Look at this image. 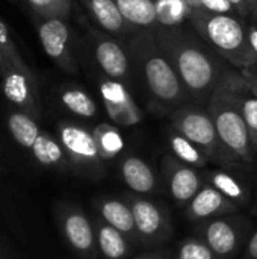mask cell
Segmentation results:
<instances>
[{
	"mask_svg": "<svg viewBox=\"0 0 257 259\" xmlns=\"http://www.w3.org/2000/svg\"><path fill=\"white\" fill-rule=\"evenodd\" d=\"M9 64V61L6 59V56H5V53L0 50V74H2V71L5 70V67Z\"/></svg>",
	"mask_w": 257,
	"mask_h": 259,
	"instance_id": "obj_39",
	"label": "cell"
},
{
	"mask_svg": "<svg viewBox=\"0 0 257 259\" xmlns=\"http://www.w3.org/2000/svg\"><path fill=\"white\" fill-rule=\"evenodd\" d=\"M253 14H254V17H256V20H257V8H256V11H254Z\"/></svg>",
	"mask_w": 257,
	"mask_h": 259,
	"instance_id": "obj_40",
	"label": "cell"
},
{
	"mask_svg": "<svg viewBox=\"0 0 257 259\" xmlns=\"http://www.w3.org/2000/svg\"><path fill=\"white\" fill-rule=\"evenodd\" d=\"M257 8V0H245V14L247 12H254Z\"/></svg>",
	"mask_w": 257,
	"mask_h": 259,
	"instance_id": "obj_38",
	"label": "cell"
},
{
	"mask_svg": "<svg viewBox=\"0 0 257 259\" xmlns=\"http://www.w3.org/2000/svg\"><path fill=\"white\" fill-rule=\"evenodd\" d=\"M168 143L173 155L182 161L183 164H188L194 168H201L208 164V156L186 137L179 134L177 131L168 135Z\"/></svg>",
	"mask_w": 257,
	"mask_h": 259,
	"instance_id": "obj_24",
	"label": "cell"
},
{
	"mask_svg": "<svg viewBox=\"0 0 257 259\" xmlns=\"http://www.w3.org/2000/svg\"><path fill=\"white\" fill-rule=\"evenodd\" d=\"M198 8L214 14H233L236 11L229 0H200Z\"/></svg>",
	"mask_w": 257,
	"mask_h": 259,
	"instance_id": "obj_32",
	"label": "cell"
},
{
	"mask_svg": "<svg viewBox=\"0 0 257 259\" xmlns=\"http://www.w3.org/2000/svg\"><path fill=\"white\" fill-rule=\"evenodd\" d=\"M98 211L101 215V220L120 231L127 237L130 243H139L136 226H135V219L130 205L127 200H120V199H105L98 205Z\"/></svg>",
	"mask_w": 257,
	"mask_h": 259,
	"instance_id": "obj_16",
	"label": "cell"
},
{
	"mask_svg": "<svg viewBox=\"0 0 257 259\" xmlns=\"http://www.w3.org/2000/svg\"><path fill=\"white\" fill-rule=\"evenodd\" d=\"M121 176L130 191L139 196L151 194L156 190L153 168L139 156H127L121 162Z\"/></svg>",
	"mask_w": 257,
	"mask_h": 259,
	"instance_id": "obj_17",
	"label": "cell"
},
{
	"mask_svg": "<svg viewBox=\"0 0 257 259\" xmlns=\"http://www.w3.org/2000/svg\"><path fill=\"white\" fill-rule=\"evenodd\" d=\"M58 100L68 112L80 118H94L98 112L92 97L79 87H62L58 91Z\"/></svg>",
	"mask_w": 257,
	"mask_h": 259,
	"instance_id": "obj_22",
	"label": "cell"
},
{
	"mask_svg": "<svg viewBox=\"0 0 257 259\" xmlns=\"http://www.w3.org/2000/svg\"><path fill=\"white\" fill-rule=\"evenodd\" d=\"M247 259H257V231L251 235L247 246Z\"/></svg>",
	"mask_w": 257,
	"mask_h": 259,
	"instance_id": "obj_34",
	"label": "cell"
},
{
	"mask_svg": "<svg viewBox=\"0 0 257 259\" xmlns=\"http://www.w3.org/2000/svg\"><path fill=\"white\" fill-rule=\"evenodd\" d=\"M153 32L158 44L185 83L192 103L208 106L223 83L242 76V73L233 71V65L221 58L198 33H194L192 29L182 24H158Z\"/></svg>",
	"mask_w": 257,
	"mask_h": 259,
	"instance_id": "obj_1",
	"label": "cell"
},
{
	"mask_svg": "<svg viewBox=\"0 0 257 259\" xmlns=\"http://www.w3.org/2000/svg\"><path fill=\"white\" fill-rule=\"evenodd\" d=\"M33 153V158L45 167H55L65 162V150L59 141L52 138L48 134L41 132L36 138L33 147L30 149Z\"/></svg>",
	"mask_w": 257,
	"mask_h": 259,
	"instance_id": "obj_25",
	"label": "cell"
},
{
	"mask_svg": "<svg viewBox=\"0 0 257 259\" xmlns=\"http://www.w3.org/2000/svg\"><path fill=\"white\" fill-rule=\"evenodd\" d=\"M92 134H94V138H95V143H97V147L103 161L114 159L123 152L124 149L123 137L114 126L101 123L95 126Z\"/></svg>",
	"mask_w": 257,
	"mask_h": 259,
	"instance_id": "obj_26",
	"label": "cell"
},
{
	"mask_svg": "<svg viewBox=\"0 0 257 259\" xmlns=\"http://www.w3.org/2000/svg\"><path fill=\"white\" fill-rule=\"evenodd\" d=\"M165 176L168 193L177 205H188L201 190L203 181L197 170L183 164L176 156L165 159Z\"/></svg>",
	"mask_w": 257,
	"mask_h": 259,
	"instance_id": "obj_13",
	"label": "cell"
},
{
	"mask_svg": "<svg viewBox=\"0 0 257 259\" xmlns=\"http://www.w3.org/2000/svg\"><path fill=\"white\" fill-rule=\"evenodd\" d=\"M248 39H250V44H251L257 58V24L248 26Z\"/></svg>",
	"mask_w": 257,
	"mask_h": 259,
	"instance_id": "obj_35",
	"label": "cell"
},
{
	"mask_svg": "<svg viewBox=\"0 0 257 259\" xmlns=\"http://www.w3.org/2000/svg\"><path fill=\"white\" fill-rule=\"evenodd\" d=\"M201 240L209 246L218 259L230 258L239 247L242 226L230 217H217L201 226Z\"/></svg>",
	"mask_w": 257,
	"mask_h": 259,
	"instance_id": "obj_11",
	"label": "cell"
},
{
	"mask_svg": "<svg viewBox=\"0 0 257 259\" xmlns=\"http://www.w3.org/2000/svg\"><path fill=\"white\" fill-rule=\"evenodd\" d=\"M124 20L135 29H155L159 24L155 0H115Z\"/></svg>",
	"mask_w": 257,
	"mask_h": 259,
	"instance_id": "obj_19",
	"label": "cell"
},
{
	"mask_svg": "<svg viewBox=\"0 0 257 259\" xmlns=\"http://www.w3.org/2000/svg\"><path fill=\"white\" fill-rule=\"evenodd\" d=\"M173 124L174 129L194 143L209 161L236 167V162L224 149L215 123L206 106L197 103L183 105L173 112Z\"/></svg>",
	"mask_w": 257,
	"mask_h": 259,
	"instance_id": "obj_5",
	"label": "cell"
},
{
	"mask_svg": "<svg viewBox=\"0 0 257 259\" xmlns=\"http://www.w3.org/2000/svg\"><path fill=\"white\" fill-rule=\"evenodd\" d=\"M239 14H245V0H229Z\"/></svg>",
	"mask_w": 257,
	"mask_h": 259,
	"instance_id": "obj_37",
	"label": "cell"
},
{
	"mask_svg": "<svg viewBox=\"0 0 257 259\" xmlns=\"http://www.w3.org/2000/svg\"><path fill=\"white\" fill-rule=\"evenodd\" d=\"M100 93L111 120L120 126H132L141 121L142 115L135 105L129 90L115 80L103 79L100 82Z\"/></svg>",
	"mask_w": 257,
	"mask_h": 259,
	"instance_id": "obj_12",
	"label": "cell"
},
{
	"mask_svg": "<svg viewBox=\"0 0 257 259\" xmlns=\"http://www.w3.org/2000/svg\"><path fill=\"white\" fill-rule=\"evenodd\" d=\"M23 8L30 18H70L73 11V0H11Z\"/></svg>",
	"mask_w": 257,
	"mask_h": 259,
	"instance_id": "obj_23",
	"label": "cell"
},
{
	"mask_svg": "<svg viewBox=\"0 0 257 259\" xmlns=\"http://www.w3.org/2000/svg\"><path fill=\"white\" fill-rule=\"evenodd\" d=\"M8 129L15 140V143L24 149H32L36 138L41 134V129L36 123V118H33L30 114L23 111H11L6 118Z\"/></svg>",
	"mask_w": 257,
	"mask_h": 259,
	"instance_id": "obj_21",
	"label": "cell"
},
{
	"mask_svg": "<svg viewBox=\"0 0 257 259\" xmlns=\"http://www.w3.org/2000/svg\"><path fill=\"white\" fill-rule=\"evenodd\" d=\"M132 83L144 93L150 105L176 111L192 103L174 65L156 41L153 29H142L126 41Z\"/></svg>",
	"mask_w": 257,
	"mask_h": 259,
	"instance_id": "obj_2",
	"label": "cell"
},
{
	"mask_svg": "<svg viewBox=\"0 0 257 259\" xmlns=\"http://www.w3.org/2000/svg\"><path fill=\"white\" fill-rule=\"evenodd\" d=\"M58 135L59 143L73 164L94 175L103 171V158L100 156L91 131L71 121H62L58 126Z\"/></svg>",
	"mask_w": 257,
	"mask_h": 259,
	"instance_id": "obj_7",
	"label": "cell"
},
{
	"mask_svg": "<svg viewBox=\"0 0 257 259\" xmlns=\"http://www.w3.org/2000/svg\"><path fill=\"white\" fill-rule=\"evenodd\" d=\"M95 237L98 249L106 259H124L130 253V241L127 237L106 222L97 223Z\"/></svg>",
	"mask_w": 257,
	"mask_h": 259,
	"instance_id": "obj_20",
	"label": "cell"
},
{
	"mask_svg": "<svg viewBox=\"0 0 257 259\" xmlns=\"http://www.w3.org/2000/svg\"><path fill=\"white\" fill-rule=\"evenodd\" d=\"M239 209V205L226 197L214 185H203L195 197L188 203L186 215L192 222H206L217 217L233 214Z\"/></svg>",
	"mask_w": 257,
	"mask_h": 259,
	"instance_id": "obj_14",
	"label": "cell"
},
{
	"mask_svg": "<svg viewBox=\"0 0 257 259\" xmlns=\"http://www.w3.org/2000/svg\"><path fill=\"white\" fill-rule=\"evenodd\" d=\"M239 100H241V111L251 137L253 149L254 152H257V97H254L253 94H245V90H242Z\"/></svg>",
	"mask_w": 257,
	"mask_h": 259,
	"instance_id": "obj_29",
	"label": "cell"
},
{
	"mask_svg": "<svg viewBox=\"0 0 257 259\" xmlns=\"http://www.w3.org/2000/svg\"><path fill=\"white\" fill-rule=\"evenodd\" d=\"M135 259H171V253L170 252H153V253H147V255H142V256Z\"/></svg>",
	"mask_w": 257,
	"mask_h": 259,
	"instance_id": "obj_36",
	"label": "cell"
},
{
	"mask_svg": "<svg viewBox=\"0 0 257 259\" xmlns=\"http://www.w3.org/2000/svg\"><path fill=\"white\" fill-rule=\"evenodd\" d=\"M188 18L195 32L241 73L257 70L256 53L248 39V26L233 14H214L197 8L189 9Z\"/></svg>",
	"mask_w": 257,
	"mask_h": 259,
	"instance_id": "obj_3",
	"label": "cell"
},
{
	"mask_svg": "<svg viewBox=\"0 0 257 259\" xmlns=\"http://www.w3.org/2000/svg\"><path fill=\"white\" fill-rule=\"evenodd\" d=\"M156 5L161 26H180L189 12L186 0H158Z\"/></svg>",
	"mask_w": 257,
	"mask_h": 259,
	"instance_id": "obj_28",
	"label": "cell"
},
{
	"mask_svg": "<svg viewBox=\"0 0 257 259\" xmlns=\"http://www.w3.org/2000/svg\"><path fill=\"white\" fill-rule=\"evenodd\" d=\"M242 76L245 77V80H247V83H248V90L251 91V94L257 97V74L254 70H251V71H245V73H242Z\"/></svg>",
	"mask_w": 257,
	"mask_h": 259,
	"instance_id": "obj_33",
	"label": "cell"
},
{
	"mask_svg": "<svg viewBox=\"0 0 257 259\" xmlns=\"http://www.w3.org/2000/svg\"><path fill=\"white\" fill-rule=\"evenodd\" d=\"M32 20L38 30V38L45 55L65 73L76 74L79 71V64L68 20L59 17Z\"/></svg>",
	"mask_w": 257,
	"mask_h": 259,
	"instance_id": "obj_6",
	"label": "cell"
},
{
	"mask_svg": "<svg viewBox=\"0 0 257 259\" xmlns=\"http://www.w3.org/2000/svg\"><path fill=\"white\" fill-rule=\"evenodd\" d=\"M211 185H214L218 191H221L226 197H229L236 205H245L248 200L247 188L232 175L226 171H214L209 176Z\"/></svg>",
	"mask_w": 257,
	"mask_h": 259,
	"instance_id": "obj_27",
	"label": "cell"
},
{
	"mask_svg": "<svg viewBox=\"0 0 257 259\" xmlns=\"http://www.w3.org/2000/svg\"><path fill=\"white\" fill-rule=\"evenodd\" d=\"M247 87L244 76L229 80L215 91L206 106L224 149L236 165H251L254 161V149L239 100L242 90Z\"/></svg>",
	"mask_w": 257,
	"mask_h": 259,
	"instance_id": "obj_4",
	"label": "cell"
},
{
	"mask_svg": "<svg viewBox=\"0 0 257 259\" xmlns=\"http://www.w3.org/2000/svg\"><path fill=\"white\" fill-rule=\"evenodd\" d=\"M88 35L95 62L101 68L103 74L108 79L123 83L126 88H129L132 83V73L126 47L121 46L117 39L91 27L88 29Z\"/></svg>",
	"mask_w": 257,
	"mask_h": 259,
	"instance_id": "obj_8",
	"label": "cell"
},
{
	"mask_svg": "<svg viewBox=\"0 0 257 259\" xmlns=\"http://www.w3.org/2000/svg\"><path fill=\"white\" fill-rule=\"evenodd\" d=\"M0 50L5 53L6 59L9 61V64H12L14 67H18V68H29V65L24 62L20 50L17 49L12 36H11V32H9V27L5 21L0 20Z\"/></svg>",
	"mask_w": 257,
	"mask_h": 259,
	"instance_id": "obj_30",
	"label": "cell"
},
{
	"mask_svg": "<svg viewBox=\"0 0 257 259\" xmlns=\"http://www.w3.org/2000/svg\"><path fill=\"white\" fill-rule=\"evenodd\" d=\"M127 203L133 212L139 243L156 244L168 238L171 232L170 220L167 212L159 205L139 194L129 196Z\"/></svg>",
	"mask_w": 257,
	"mask_h": 259,
	"instance_id": "obj_10",
	"label": "cell"
},
{
	"mask_svg": "<svg viewBox=\"0 0 257 259\" xmlns=\"http://www.w3.org/2000/svg\"><path fill=\"white\" fill-rule=\"evenodd\" d=\"M64 234L73 249L82 253H91L95 246V234L89 220L80 212L73 211L64 219Z\"/></svg>",
	"mask_w": 257,
	"mask_h": 259,
	"instance_id": "obj_18",
	"label": "cell"
},
{
	"mask_svg": "<svg viewBox=\"0 0 257 259\" xmlns=\"http://www.w3.org/2000/svg\"><path fill=\"white\" fill-rule=\"evenodd\" d=\"M2 91L8 103L15 109L30 114L33 118L39 117L38 88L30 68H18L8 64L0 74Z\"/></svg>",
	"mask_w": 257,
	"mask_h": 259,
	"instance_id": "obj_9",
	"label": "cell"
},
{
	"mask_svg": "<svg viewBox=\"0 0 257 259\" xmlns=\"http://www.w3.org/2000/svg\"><path fill=\"white\" fill-rule=\"evenodd\" d=\"M92 20L108 33L126 35L132 27L121 15L115 0H80Z\"/></svg>",
	"mask_w": 257,
	"mask_h": 259,
	"instance_id": "obj_15",
	"label": "cell"
},
{
	"mask_svg": "<svg viewBox=\"0 0 257 259\" xmlns=\"http://www.w3.org/2000/svg\"><path fill=\"white\" fill-rule=\"evenodd\" d=\"M177 259H218L201 238L185 240L179 246Z\"/></svg>",
	"mask_w": 257,
	"mask_h": 259,
	"instance_id": "obj_31",
	"label": "cell"
}]
</instances>
